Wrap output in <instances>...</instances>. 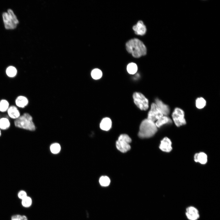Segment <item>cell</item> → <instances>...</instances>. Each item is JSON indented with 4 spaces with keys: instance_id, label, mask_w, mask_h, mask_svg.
Instances as JSON below:
<instances>
[{
    "instance_id": "13",
    "label": "cell",
    "mask_w": 220,
    "mask_h": 220,
    "mask_svg": "<svg viewBox=\"0 0 220 220\" xmlns=\"http://www.w3.org/2000/svg\"><path fill=\"white\" fill-rule=\"evenodd\" d=\"M194 160L196 162L201 164H205L207 162V156L203 152L196 153L194 156Z\"/></svg>"
},
{
    "instance_id": "27",
    "label": "cell",
    "mask_w": 220,
    "mask_h": 220,
    "mask_svg": "<svg viewBox=\"0 0 220 220\" xmlns=\"http://www.w3.org/2000/svg\"><path fill=\"white\" fill-rule=\"evenodd\" d=\"M11 220H28L27 217L24 215H13Z\"/></svg>"
},
{
    "instance_id": "19",
    "label": "cell",
    "mask_w": 220,
    "mask_h": 220,
    "mask_svg": "<svg viewBox=\"0 0 220 220\" xmlns=\"http://www.w3.org/2000/svg\"><path fill=\"white\" fill-rule=\"evenodd\" d=\"M6 73L9 77H13L16 75L17 70L15 67L13 66H9L7 68Z\"/></svg>"
},
{
    "instance_id": "7",
    "label": "cell",
    "mask_w": 220,
    "mask_h": 220,
    "mask_svg": "<svg viewBox=\"0 0 220 220\" xmlns=\"http://www.w3.org/2000/svg\"><path fill=\"white\" fill-rule=\"evenodd\" d=\"M172 116L173 120L177 127H179L186 123L184 112L180 108H175L172 113Z\"/></svg>"
},
{
    "instance_id": "12",
    "label": "cell",
    "mask_w": 220,
    "mask_h": 220,
    "mask_svg": "<svg viewBox=\"0 0 220 220\" xmlns=\"http://www.w3.org/2000/svg\"><path fill=\"white\" fill-rule=\"evenodd\" d=\"M155 103L164 116H167L170 112L169 106L158 98L155 99Z\"/></svg>"
},
{
    "instance_id": "16",
    "label": "cell",
    "mask_w": 220,
    "mask_h": 220,
    "mask_svg": "<svg viewBox=\"0 0 220 220\" xmlns=\"http://www.w3.org/2000/svg\"><path fill=\"white\" fill-rule=\"evenodd\" d=\"M112 126V121L108 118H105L101 120L100 124V127L101 129L105 131L109 130Z\"/></svg>"
},
{
    "instance_id": "9",
    "label": "cell",
    "mask_w": 220,
    "mask_h": 220,
    "mask_svg": "<svg viewBox=\"0 0 220 220\" xmlns=\"http://www.w3.org/2000/svg\"><path fill=\"white\" fill-rule=\"evenodd\" d=\"M186 215L189 220H197L199 218L198 210L195 207L190 206L186 209Z\"/></svg>"
},
{
    "instance_id": "6",
    "label": "cell",
    "mask_w": 220,
    "mask_h": 220,
    "mask_svg": "<svg viewBox=\"0 0 220 220\" xmlns=\"http://www.w3.org/2000/svg\"><path fill=\"white\" fill-rule=\"evenodd\" d=\"M134 101L136 106L141 110H146L148 108V101L142 94L138 92L133 96Z\"/></svg>"
},
{
    "instance_id": "25",
    "label": "cell",
    "mask_w": 220,
    "mask_h": 220,
    "mask_svg": "<svg viewBox=\"0 0 220 220\" xmlns=\"http://www.w3.org/2000/svg\"><path fill=\"white\" fill-rule=\"evenodd\" d=\"M99 182L101 186H106L109 185L110 180L108 177L106 176H102L100 178Z\"/></svg>"
},
{
    "instance_id": "24",
    "label": "cell",
    "mask_w": 220,
    "mask_h": 220,
    "mask_svg": "<svg viewBox=\"0 0 220 220\" xmlns=\"http://www.w3.org/2000/svg\"><path fill=\"white\" fill-rule=\"evenodd\" d=\"M9 108V103L8 101L2 99L0 101V111L4 112L8 110Z\"/></svg>"
},
{
    "instance_id": "26",
    "label": "cell",
    "mask_w": 220,
    "mask_h": 220,
    "mask_svg": "<svg viewBox=\"0 0 220 220\" xmlns=\"http://www.w3.org/2000/svg\"><path fill=\"white\" fill-rule=\"evenodd\" d=\"M61 149L60 145L57 143L52 144L50 146V150L52 153L53 154L58 153Z\"/></svg>"
},
{
    "instance_id": "15",
    "label": "cell",
    "mask_w": 220,
    "mask_h": 220,
    "mask_svg": "<svg viewBox=\"0 0 220 220\" xmlns=\"http://www.w3.org/2000/svg\"><path fill=\"white\" fill-rule=\"evenodd\" d=\"M172 123V120L169 117L163 115L157 120L155 123L157 127H160L165 124H170Z\"/></svg>"
},
{
    "instance_id": "5",
    "label": "cell",
    "mask_w": 220,
    "mask_h": 220,
    "mask_svg": "<svg viewBox=\"0 0 220 220\" xmlns=\"http://www.w3.org/2000/svg\"><path fill=\"white\" fill-rule=\"evenodd\" d=\"M131 141V139L130 137L126 134H122L120 135L118 140L116 142V146L117 149L123 153H125L130 149L129 144Z\"/></svg>"
},
{
    "instance_id": "22",
    "label": "cell",
    "mask_w": 220,
    "mask_h": 220,
    "mask_svg": "<svg viewBox=\"0 0 220 220\" xmlns=\"http://www.w3.org/2000/svg\"><path fill=\"white\" fill-rule=\"evenodd\" d=\"M102 73L101 71L99 69L95 68L93 69L91 73L92 78L94 79H98L101 78Z\"/></svg>"
},
{
    "instance_id": "11",
    "label": "cell",
    "mask_w": 220,
    "mask_h": 220,
    "mask_svg": "<svg viewBox=\"0 0 220 220\" xmlns=\"http://www.w3.org/2000/svg\"><path fill=\"white\" fill-rule=\"evenodd\" d=\"M133 29L136 34L141 35H145L146 31V26L141 20L139 21L136 25H134Z\"/></svg>"
},
{
    "instance_id": "8",
    "label": "cell",
    "mask_w": 220,
    "mask_h": 220,
    "mask_svg": "<svg viewBox=\"0 0 220 220\" xmlns=\"http://www.w3.org/2000/svg\"><path fill=\"white\" fill-rule=\"evenodd\" d=\"M163 115L155 103H152L149 111L147 119L154 122Z\"/></svg>"
},
{
    "instance_id": "21",
    "label": "cell",
    "mask_w": 220,
    "mask_h": 220,
    "mask_svg": "<svg viewBox=\"0 0 220 220\" xmlns=\"http://www.w3.org/2000/svg\"><path fill=\"white\" fill-rule=\"evenodd\" d=\"M206 101L202 97H198L196 101V105L197 108L200 109L203 108L206 105Z\"/></svg>"
},
{
    "instance_id": "14",
    "label": "cell",
    "mask_w": 220,
    "mask_h": 220,
    "mask_svg": "<svg viewBox=\"0 0 220 220\" xmlns=\"http://www.w3.org/2000/svg\"><path fill=\"white\" fill-rule=\"evenodd\" d=\"M7 112L9 116L12 119H16L20 116L19 111L14 106H11L9 107Z\"/></svg>"
},
{
    "instance_id": "2",
    "label": "cell",
    "mask_w": 220,
    "mask_h": 220,
    "mask_svg": "<svg viewBox=\"0 0 220 220\" xmlns=\"http://www.w3.org/2000/svg\"><path fill=\"white\" fill-rule=\"evenodd\" d=\"M157 130V127L154 122L145 119L140 124L138 135L141 138H149L153 136Z\"/></svg>"
},
{
    "instance_id": "10",
    "label": "cell",
    "mask_w": 220,
    "mask_h": 220,
    "mask_svg": "<svg viewBox=\"0 0 220 220\" xmlns=\"http://www.w3.org/2000/svg\"><path fill=\"white\" fill-rule=\"evenodd\" d=\"M171 145L170 140L167 137H165L161 141L159 148L163 151L169 152L172 149Z\"/></svg>"
},
{
    "instance_id": "17",
    "label": "cell",
    "mask_w": 220,
    "mask_h": 220,
    "mask_svg": "<svg viewBox=\"0 0 220 220\" xmlns=\"http://www.w3.org/2000/svg\"><path fill=\"white\" fill-rule=\"evenodd\" d=\"M28 101L27 97L23 96L18 97L15 100L16 105L18 107L23 108L26 106Z\"/></svg>"
},
{
    "instance_id": "1",
    "label": "cell",
    "mask_w": 220,
    "mask_h": 220,
    "mask_svg": "<svg viewBox=\"0 0 220 220\" xmlns=\"http://www.w3.org/2000/svg\"><path fill=\"white\" fill-rule=\"evenodd\" d=\"M126 46L127 52L134 57L139 58L146 54V46L138 38L129 40L126 43Z\"/></svg>"
},
{
    "instance_id": "18",
    "label": "cell",
    "mask_w": 220,
    "mask_h": 220,
    "mask_svg": "<svg viewBox=\"0 0 220 220\" xmlns=\"http://www.w3.org/2000/svg\"><path fill=\"white\" fill-rule=\"evenodd\" d=\"M137 64L134 63H130L128 64L127 66V71L130 74H134L137 72Z\"/></svg>"
},
{
    "instance_id": "20",
    "label": "cell",
    "mask_w": 220,
    "mask_h": 220,
    "mask_svg": "<svg viewBox=\"0 0 220 220\" xmlns=\"http://www.w3.org/2000/svg\"><path fill=\"white\" fill-rule=\"evenodd\" d=\"M10 123L8 119L6 118H2L0 119V128L5 130L10 126Z\"/></svg>"
},
{
    "instance_id": "28",
    "label": "cell",
    "mask_w": 220,
    "mask_h": 220,
    "mask_svg": "<svg viewBox=\"0 0 220 220\" xmlns=\"http://www.w3.org/2000/svg\"><path fill=\"white\" fill-rule=\"evenodd\" d=\"M17 196L19 198L22 200L27 195L26 192L24 190H20L19 191L17 194Z\"/></svg>"
},
{
    "instance_id": "4",
    "label": "cell",
    "mask_w": 220,
    "mask_h": 220,
    "mask_svg": "<svg viewBox=\"0 0 220 220\" xmlns=\"http://www.w3.org/2000/svg\"><path fill=\"white\" fill-rule=\"evenodd\" d=\"M3 20L5 27L7 29L15 28L19 23L17 17L13 10L8 9V12H4L2 14Z\"/></svg>"
},
{
    "instance_id": "23",
    "label": "cell",
    "mask_w": 220,
    "mask_h": 220,
    "mask_svg": "<svg viewBox=\"0 0 220 220\" xmlns=\"http://www.w3.org/2000/svg\"><path fill=\"white\" fill-rule=\"evenodd\" d=\"M21 200L22 205L24 207H29L32 205V200L29 196H27Z\"/></svg>"
},
{
    "instance_id": "3",
    "label": "cell",
    "mask_w": 220,
    "mask_h": 220,
    "mask_svg": "<svg viewBox=\"0 0 220 220\" xmlns=\"http://www.w3.org/2000/svg\"><path fill=\"white\" fill-rule=\"evenodd\" d=\"M14 124L17 127L30 131L35 130L32 116L27 113H24L15 119Z\"/></svg>"
},
{
    "instance_id": "29",
    "label": "cell",
    "mask_w": 220,
    "mask_h": 220,
    "mask_svg": "<svg viewBox=\"0 0 220 220\" xmlns=\"http://www.w3.org/2000/svg\"><path fill=\"white\" fill-rule=\"evenodd\" d=\"M1 135V131L0 130V136Z\"/></svg>"
}]
</instances>
